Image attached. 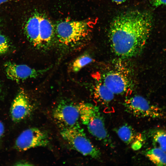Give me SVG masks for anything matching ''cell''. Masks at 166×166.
<instances>
[{
	"instance_id": "1",
	"label": "cell",
	"mask_w": 166,
	"mask_h": 166,
	"mask_svg": "<svg viewBox=\"0 0 166 166\" xmlns=\"http://www.w3.org/2000/svg\"><path fill=\"white\" fill-rule=\"evenodd\" d=\"M152 23L151 15L145 11L130 10L115 17L110 24L108 34L113 53L123 58L140 54L149 37Z\"/></svg>"
},
{
	"instance_id": "2",
	"label": "cell",
	"mask_w": 166,
	"mask_h": 166,
	"mask_svg": "<svg viewBox=\"0 0 166 166\" xmlns=\"http://www.w3.org/2000/svg\"><path fill=\"white\" fill-rule=\"evenodd\" d=\"M77 105L80 119L89 132L105 145L113 147V144L106 129L103 116L99 107L85 102L80 103Z\"/></svg>"
},
{
	"instance_id": "3",
	"label": "cell",
	"mask_w": 166,
	"mask_h": 166,
	"mask_svg": "<svg viewBox=\"0 0 166 166\" xmlns=\"http://www.w3.org/2000/svg\"><path fill=\"white\" fill-rule=\"evenodd\" d=\"M91 22L88 21H64L56 27V33L60 45L65 49L74 48L87 38L91 31Z\"/></svg>"
},
{
	"instance_id": "4",
	"label": "cell",
	"mask_w": 166,
	"mask_h": 166,
	"mask_svg": "<svg viewBox=\"0 0 166 166\" xmlns=\"http://www.w3.org/2000/svg\"><path fill=\"white\" fill-rule=\"evenodd\" d=\"M26 35L34 47L47 49L52 45L54 37L53 26L49 19L38 14L31 16L25 28Z\"/></svg>"
},
{
	"instance_id": "5",
	"label": "cell",
	"mask_w": 166,
	"mask_h": 166,
	"mask_svg": "<svg viewBox=\"0 0 166 166\" xmlns=\"http://www.w3.org/2000/svg\"><path fill=\"white\" fill-rule=\"evenodd\" d=\"M60 133L63 139L72 148L83 155L96 159H101L100 151L88 138L80 125L62 129Z\"/></svg>"
},
{
	"instance_id": "6",
	"label": "cell",
	"mask_w": 166,
	"mask_h": 166,
	"mask_svg": "<svg viewBox=\"0 0 166 166\" xmlns=\"http://www.w3.org/2000/svg\"><path fill=\"white\" fill-rule=\"evenodd\" d=\"M126 111L137 117L160 118L163 115L159 108L150 103L144 97L135 95L128 97L124 103Z\"/></svg>"
},
{
	"instance_id": "7",
	"label": "cell",
	"mask_w": 166,
	"mask_h": 166,
	"mask_svg": "<svg viewBox=\"0 0 166 166\" xmlns=\"http://www.w3.org/2000/svg\"><path fill=\"white\" fill-rule=\"evenodd\" d=\"M53 116L61 129L80 125V113L77 105L69 101L61 100L54 108Z\"/></svg>"
},
{
	"instance_id": "8",
	"label": "cell",
	"mask_w": 166,
	"mask_h": 166,
	"mask_svg": "<svg viewBox=\"0 0 166 166\" xmlns=\"http://www.w3.org/2000/svg\"><path fill=\"white\" fill-rule=\"evenodd\" d=\"M47 134L37 128H31L23 131L18 137L15 148L19 151H24L38 147H45L49 144Z\"/></svg>"
},
{
	"instance_id": "9",
	"label": "cell",
	"mask_w": 166,
	"mask_h": 166,
	"mask_svg": "<svg viewBox=\"0 0 166 166\" xmlns=\"http://www.w3.org/2000/svg\"><path fill=\"white\" fill-rule=\"evenodd\" d=\"M126 72L120 69H112L103 73L101 80L114 94H122L127 92L132 85Z\"/></svg>"
},
{
	"instance_id": "10",
	"label": "cell",
	"mask_w": 166,
	"mask_h": 166,
	"mask_svg": "<svg viewBox=\"0 0 166 166\" xmlns=\"http://www.w3.org/2000/svg\"><path fill=\"white\" fill-rule=\"evenodd\" d=\"M4 67L7 78L17 82L36 78L46 72L50 68L36 69L26 65L18 64L10 61L5 62Z\"/></svg>"
},
{
	"instance_id": "11",
	"label": "cell",
	"mask_w": 166,
	"mask_h": 166,
	"mask_svg": "<svg viewBox=\"0 0 166 166\" xmlns=\"http://www.w3.org/2000/svg\"><path fill=\"white\" fill-rule=\"evenodd\" d=\"M32 106L29 99L22 90H20L14 99L10 109L12 121L18 122L22 121L30 113Z\"/></svg>"
},
{
	"instance_id": "12",
	"label": "cell",
	"mask_w": 166,
	"mask_h": 166,
	"mask_svg": "<svg viewBox=\"0 0 166 166\" xmlns=\"http://www.w3.org/2000/svg\"><path fill=\"white\" fill-rule=\"evenodd\" d=\"M116 132L121 139L127 144H132L137 141L143 142V138L130 126L125 124L116 129Z\"/></svg>"
},
{
	"instance_id": "13",
	"label": "cell",
	"mask_w": 166,
	"mask_h": 166,
	"mask_svg": "<svg viewBox=\"0 0 166 166\" xmlns=\"http://www.w3.org/2000/svg\"><path fill=\"white\" fill-rule=\"evenodd\" d=\"M93 94L95 98L99 102L106 104L113 100L114 94L101 80L95 85Z\"/></svg>"
},
{
	"instance_id": "14",
	"label": "cell",
	"mask_w": 166,
	"mask_h": 166,
	"mask_svg": "<svg viewBox=\"0 0 166 166\" xmlns=\"http://www.w3.org/2000/svg\"><path fill=\"white\" fill-rule=\"evenodd\" d=\"M148 159L158 166H166V152L156 148L150 149L146 152Z\"/></svg>"
},
{
	"instance_id": "15",
	"label": "cell",
	"mask_w": 166,
	"mask_h": 166,
	"mask_svg": "<svg viewBox=\"0 0 166 166\" xmlns=\"http://www.w3.org/2000/svg\"><path fill=\"white\" fill-rule=\"evenodd\" d=\"M151 134L155 147L166 152V129H156L152 131Z\"/></svg>"
},
{
	"instance_id": "16",
	"label": "cell",
	"mask_w": 166,
	"mask_h": 166,
	"mask_svg": "<svg viewBox=\"0 0 166 166\" xmlns=\"http://www.w3.org/2000/svg\"><path fill=\"white\" fill-rule=\"evenodd\" d=\"M93 61V59L89 55L83 54L78 57L73 61L71 66V70L73 72H77Z\"/></svg>"
},
{
	"instance_id": "17",
	"label": "cell",
	"mask_w": 166,
	"mask_h": 166,
	"mask_svg": "<svg viewBox=\"0 0 166 166\" xmlns=\"http://www.w3.org/2000/svg\"><path fill=\"white\" fill-rule=\"evenodd\" d=\"M10 47V42L6 36L0 34V55L7 53Z\"/></svg>"
},
{
	"instance_id": "18",
	"label": "cell",
	"mask_w": 166,
	"mask_h": 166,
	"mask_svg": "<svg viewBox=\"0 0 166 166\" xmlns=\"http://www.w3.org/2000/svg\"><path fill=\"white\" fill-rule=\"evenodd\" d=\"M152 4L155 7L166 5V0H152Z\"/></svg>"
},
{
	"instance_id": "19",
	"label": "cell",
	"mask_w": 166,
	"mask_h": 166,
	"mask_svg": "<svg viewBox=\"0 0 166 166\" xmlns=\"http://www.w3.org/2000/svg\"><path fill=\"white\" fill-rule=\"evenodd\" d=\"M4 132V127L3 123L0 121V146Z\"/></svg>"
},
{
	"instance_id": "20",
	"label": "cell",
	"mask_w": 166,
	"mask_h": 166,
	"mask_svg": "<svg viewBox=\"0 0 166 166\" xmlns=\"http://www.w3.org/2000/svg\"><path fill=\"white\" fill-rule=\"evenodd\" d=\"M15 165H30L29 163L24 161H19Z\"/></svg>"
},
{
	"instance_id": "21",
	"label": "cell",
	"mask_w": 166,
	"mask_h": 166,
	"mask_svg": "<svg viewBox=\"0 0 166 166\" xmlns=\"http://www.w3.org/2000/svg\"><path fill=\"white\" fill-rule=\"evenodd\" d=\"M111 0L117 4H121L124 2L126 0Z\"/></svg>"
},
{
	"instance_id": "22",
	"label": "cell",
	"mask_w": 166,
	"mask_h": 166,
	"mask_svg": "<svg viewBox=\"0 0 166 166\" xmlns=\"http://www.w3.org/2000/svg\"><path fill=\"white\" fill-rule=\"evenodd\" d=\"M10 0H0V5Z\"/></svg>"
},
{
	"instance_id": "23",
	"label": "cell",
	"mask_w": 166,
	"mask_h": 166,
	"mask_svg": "<svg viewBox=\"0 0 166 166\" xmlns=\"http://www.w3.org/2000/svg\"><path fill=\"white\" fill-rule=\"evenodd\" d=\"M1 85H0V93L1 92Z\"/></svg>"
},
{
	"instance_id": "24",
	"label": "cell",
	"mask_w": 166,
	"mask_h": 166,
	"mask_svg": "<svg viewBox=\"0 0 166 166\" xmlns=\"http://www.w3.org/2000/svg\"><path fill=\"white\" fill-rule=\"evenodd\" d=\"M0 29H1V25H0Z\"/></svg>"
}]
</instances>
